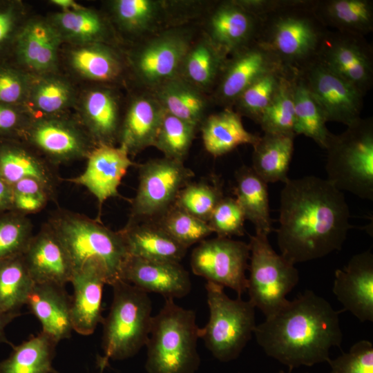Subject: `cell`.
I'll return each instance as SVG.
<instances>
[{
	"instance_id": "obj_12",
	"label": "cell",
	"mask_w": 373,
	"mask_h": 373,
	"mask_svg": "<svg viewBox=\"0 0 373 373\" xmlns=\"http://www.w3.org/2000/svg\"><path fill=\"white\" fill-rule=\"evenodd\" d=\"M192 41L190 30L170 28L132 50L128 64L136 79L151 90L178 76Z\"/></svg>"
},
{
	"instance_id": "obj_7",
	"label": "cell",
	"mask_w": 373,
	"mask_h": 373,
	"mask_svg": "<svg viewBox=\"0 0 373 373\" xmlns=\"http://www.w3.org/2000/svg\"><path fill=\"white\" fill-rule=\"evenodd\" d=\"M325 150L327 180L341 191L372 200V118H360L342 133L332 134Z\"/></svg>"
},
{
	"instance_id": "obj_53",
	"label": "cell",
	"mask_w": 373,
	"mask_h": 373,
	"mask_svg": "<svg viewBox=\"0 0 373 373\" xmlns=\"http://www.w3.org/2000/svg\"><path fill=\"white\" fill-rule=\"evenodd\" d=\"M12 185L0 178V213L12 211Z\"/></svg>"
},
{
	"instance_id": "obj_47",
	"label": "cell",
	"mask_w": 373,
	"mask_h": 373,
	"mask_svg": "<svg viewBox=\"0 0 373 373\" xmlns=\"http://www.w3.org/2000/svg\"><path fill=\"white\" fill-rule=\"evenodd\" d=\"M223 197L218 185L190 182L180 191L174 204L208 222L213 209Z\"/></svg>"
},
{
	"instance_id": "obj_1",
	"label": "cell",
	"mask_w": 373,
	"mask_h": 373,
	"mask_svg": "<svg viewBox=\"0 0 373 373\" xmlns=\"http://www.w3.org/2000/svg\"><path fill=\"white\" fill-rule=\"evenodd\" d=\"M350 218L344 193L327 179L289 178L280 192V254L295 265L341 250L353 228Z\"/></svg>"
},
{
	"instance_id": "obj_18",
	"label": "cell",
	"mask_w": 373,
	"mask_h": 373,
	"mask_svg": "<svg viewBox=\"0 0 373 373\" xmlns=\"http://www.w3.org/2000/svg\"><path fill=\"white\" fill-rule=\"evenodd\" d=\"M260 23L237 0L221 1L209 10L205 35L229 57L256 42Z\"/></svg>"
},
{
	"instance_id": "obj_46",
	"label": "cell",
	"mask_w": 373,
	"mask_h": 373,
	"mask_svg": "<svg viewBox=\"0 0 373 373\" xmlns=\"http://www.w3.org/2000/svg\"><path fill=\"white\" fill-rule=\"evenodd\" d=\"M27 215L15 211L0 213V262L21 256L33 234Z\"/></svg>"
},
{
	"instance_id": "obj_15",
	"label": "cell",
	"mask_w": 373,
	"mask_h": 373,
	"mask_svg": "<svg viewBox=\"0 0 373 373\" xmlns=\"http://www.w3.org/2000/svg\"><path fill=\"white\" fill-rule=\"evenodd\" d=\"M298 75L321 106L327 122L348 126L361 118L365 95L318 60Z\"/></svg>"
},
{
	"instance_id": "obj_49",
	"label": "cell",
	"mask_w": 373,
	"mask_h": 373,
	"mask_svg": "<svg viewBox=\"0 0 373 373\" xmlns=\"http://www.w3.org/2000/svg\"><path fill=\"white\" fill-rule=\"evenodd\" d=\"M32 75L10 61L0 63V104L25 106Z\"/></svg>"
},
{
	"instance_id": "obj_50",
	"label": "cell",
	"mask_w": 373,
	"mask_h": 373,
	"mask_svg": "<svg viewBox=\"0 0 373 373\" xmlns=\"http://www.w3.org/2000/svg\"><path fill=\"white\" fill-rule=\"evenodd\" d=\"M245 216L236 198L223 197L213 209L208 224L218 237L230 238L245 233Z\"/></svg>"
},
{
	"instance_id": "obj_21",
	"label": "cell",
	"mask_w": 373,
	"mask_h": 373,
	"mask_svg": "<svg viewBox=\"0 0 373 373\" xmlns=\"http://www.w3.org/2000/svg\"><path fill=\"white\" fill-rule=\"evenodd\" d=\"M22 258L35 283L65 286L73 276L69 254L47 222L32 236Z\"/></svg>"
},
{
	"instance_id": "obj_52",
	"label": "cell",
	"mask_w": 373,
	"mask_h": 373,
	"mask_svg": "<svg viewBox=\"0 0 373 373\" xmlns=\"http://www.w3.org/2000/svg\"><path fill=\"white\" fill-rule=\"evenodd\" d=\"M32 119L23 106L0 104V140H21Z\"/></svg>"
},
{
	"instance_id": "obj_55",
	"label": "cell",
	"mask_w": 373,
	"mask_h": 373,
	"mask_svg": "<svg viewBox=\"0 0 373 373\" xmlns=\"http://www.w3.org/2000/svg\"><path fill=\"white\" fill-rule=\"evenodd\" d=\"M49 3L61 8V11L75 10L84 7L73 0H50Z\"/></svg>"
},
{
	"instance_id": "obj_3",
	"label": "cell",
	"mask_w": 373,
	"mask_h": 373,
	"mask_svg": "<svg viewBox=\"0 0 373 373\" xmlns=\"http://www.w3.org/2000/svg\"><path fill=\"white\" fill-rule=\"evenodd\" d=\"M314 0H279L260 17L256 42L287 69L299 73L317 59L329 30L314 11Z\"/></svg>"
},
{
	"instance_id": "obj_33",
	"label": "cell",
	"mask_w": 373,
	"mask_h": 373,
	"mask_svg": "<svg viewBox=\"0 0 373 373\" xmlns=\"http://www.w3.org/2000/svg\"><path fill=\"white\" fill-rule=\"evenodd\" d=\"M313 8L328 29L364 37L373 31L372 0H314Z\"/></svg>"
},
{
	"instance_id": "obj_9",
	"label": "cell",
	"mask_w": 373,
	"mask_h": 373,
	"mask_svg": "<svg viewBox=\"0 0 373 373\" xmlns=\"http://www.w3.org/2000/svg\"><path fill=\"white\" fill-rule=\"evenodd\" d=\"M267 233L250 236L249 276L247 291L249 301L267 317L283 307L287 294L299 281L294 265L271 246Z\"/></svg>"
},
{
	"instance_id": "obj_36",
	"label": "cell",
	"mask_w": 373,
	"mask_h": 373,
	"mask_svg": "<svg viewBox=\"0 0 373 373\" xmlns=\"http://www.w3.org/2000/svg\"><path fill=\"white\" fill-rule=\"evenodd\" d=\"M228 58L204 34V37L191 44L178 76L206 92L216 86Z\"/></svg>"
},
{
	"instance_id": "obj_28",
	"label": "cell",
	"mask_w": 373,
	"mask_h": 373,
	"mask_svg": "<svg viewBox=\"0 0 373 373\" xmlns=\"http://www.w3.org/2000/svg\"><path fill=\"white\" fill-rule=\"evenodd\" d=\"M66 61L76 76L102 84L119 80L124 66L118 52L111 44L102 43L69 46Z\"/></svg>"
},
{
	"instance_id": "obj_2",
	"label": "cell",
	"mask_w": 373,
	"mask_h": 373,
	"mask_svg": "<svg viewBox=\"0 0 373 373\" xmlns=\"http://www.w3.org/2000/svg\"><path fill=\"white\" fill-rule=\"evenodd\" d=\"M324 298L306 290L265 320L254 332L265 353L288 367L327 362L329 351L340 347L343 332L339 315Z\"/></svg>"
},
{
	"instance_id": "obj_42",
	"label": "cell",
	"mask_w": 373,
	"mask_h": 373,
	"mask_svg": "<svg viewBox=\"0 0 373 373\" xmlns=\"http://www.w3.org/2000/svg\"><path fill=\"white\" fill-rule=\"evenodd\" d=\"M290 73L294 72L279 68L261 75L237 98L233 104L236 111L258 124L263 111L272 100L283 79Z\"/></svg>"
},
{
	"instance_id": "obj_4",
	"label": "cell",
	"mask_w": 373,
	"mask_h": 373,
	"mask_svg": "<svg viewBox=\"0 0 373 373\" xmlns=\"http://www.w3.org/2000/svg\"><path fill=\"white\" fill-rule=\"evenodd\" d=\"M58 236L70 258L74 273L93 269L113 285L122 280L128 254L120 231L66 209L54 211L46 222Z\"/></svg>"
},
{
	"instance_id": "obj_14",
	"label": "cell",
	"mask_w": 373,
	"mask_h": 373,
	"mask_svg": "<svg viewBox=\"0 0 373 373\" xmlns=\"http://www.w3.org/2000/svg\"><path fill=\"white\" fill-rule=\"evenodd\" d=\"M317 60L365 95L373 85V48L364 36L330 31Z\"/></svg>"
},
{
	"instance_id": "obj_48",
	"label": "cell",
	"mask_w": 373,
	"mask_h": 373,
	"mask_svg": "<svg viewBox=\"0 0 373 373\" xmlns=\"http://www.w3.org/2000/svg\"><path fill=\"white\" fill-rule=\"evenodd\" d=\"M29 17L23 1L0 0V63L10 60L17 35Z\"/></svg>"
},
{
	"instance_id": "obj_38",
	"label": "cell",
	"mask_w": 373,
	"mask_h": 373,
	"mask_svg": "<svg viewBox=\"0 0 373 373\" xmlns=\"http://www.w3.org/2000/svg\"><path fill=\"white\" fill-rule=\"evenodd\" d=\"M236 200L246 220L253 223L256 232L269 234L273 231L270 217L267 183L251 167L242 166L235 174Z\"/></svg>"
},
{
	"instance_id": "obj_5",
	"label": "cell",
	"mask_w": 373,
	"mask_h": 373,
	"mask_svg": "<svg viewBox=\"0 0 373 373\" xmlns=\"http://www.w3.org/2000/svg\"><path fill=\"white\" fill-rule=\"evenodd\" d=\"M200 328L195 314L165 298L160 312L153 316L146 343L148 373H195L200 365L197 350Z\"/></svg>"
},
{
	"instance_id": "obj_19",
	"label": "cell",
	"mask_w": 373,
	"mask_h": 373,
	"mask_svg": "<svg viewBox=\"0 0 373 373\" xmlns=\"http://www.w3.org/2000/svg\"><path fill=\"white\" fill-rule=\"evenodd\" d=\"M76 118L95 146H115L122 118L119 95L111 88L97 86L78 94Z\"/></svg>"
},
{
	"instance_id": "obj_6",
	"label": "cell",
	"mask_w": 373,
	"mask_h": 373,
	"mask_svg": "<svg viewBox=\"0 0 373 373\" xmlns=\"http://www.w3.org/2000/svg\"><path fill=\"white\" fill-rule=\"evenodd\" d=\"M112 287L110 311L102 322L104 355L98 363L101 370L110 359L132 357L146 345L153 316L148 293L123 280Z\"/></svg>"
},
{
	"instance_id": "obj_32",
	"label": "cell",
	"mask_w": 373,
	"mask_h": 373,
	"mask_svg": "<svg viewBox=\"0 0 373 373\" xmlns=\"http://www.w3.org/2000/svg\"><path fill=\"white\" fill-rule=\"evenodd\" d=\"M200 129L204 148L213 157L225 155L240 145L254 146L260 137L246 130L242 116L232 108L207 116Z\"/></svg>"
},
{
	"instance_id": "obj_35",
	"label": "cell",
	"mask_w": 373,
	"mask_h": 373,
	"mask_svg": "<svg viewBox=\"0 0 373 373\" xmlns=\"http://www.w3.org/2000/svg\"><path fill=\"white\" fill-rule=\"evenodd\" d=\"M151 90L166 113L197 128L207 117L209 100L204 92L179 76Z\"/></svg>"
},
{
	"instance_id": "obj_34",
	"label": "cell",
	"mask_w": 373,
	"mask_h": 373,
	"mask_svg": "<svg viewBox=\"0 0 373 373\" xmlns=\"http://www.w3.org/2000/svg\"><path fill=\"white\" fill-rule=\"evenodd\" d=\"M111 24L136 37L153 32L166 16L168 3L158 0H112L107 2Z\"/></svg>"
},
{
	"instance_id": "obj_56",
	"label": "cell",
	"mask_w": 373,
	"mask_h": 373,
	"mask_svg": "<svg viewBox=\"0 0 373 373\" xmlns=\"http://www.w3.org/2000/svg\"><path fill=\"white\" fill-rule=\"evenodd\" d=\"M278 373H286V372L285 371H283V370H280V371H278ZM306 373H308V372H306Z\"/></svg>"
},
{
	"instance_id": "obj_20",
	"label": "cell",
	"mask_w": 373,
	"mask_h": 373,
	"mask_svg": "<svg viewBox=\"0 0 373 373\" xmlns=\"http://www.w3.org/2000/svg\"><path fill=\"white\" fill-rule=\"evenodd\" d=\"M332 291L359 321H373V254L367 250L353 256L343 269L335 271Z\"/></svg>"
},
{
	"instance_id": "obj_30",
	"label": "cell",
	"mask_w": 373,
	"mask_h": 373,
	"mask_svg": "<svg viewBox=\"0 0 373 373\" xmlns=\"http://www.w3.org/2000/svg\"><path fill=\"white\" fill-rule=\"evenodd\" d=\"M73 294L71 296L73 329L84 336L93 334L102 323V300L106 282L93 269L75 271L71 279Z\"/></svg>"
},
{
	"instance_id": "obj_51",
	"label": "cell",
	"mask_w": 373,
	"mask_h": 373,
	"mask_svg": "<svg viewBox=\"0 0 373 373\" xmlns=\"http://www.w3.org/2000/svg\"><path fill=\"white\" fill-rule=\"evenodd\" d=\"M327 363L329 373H373V344L367 340L358 341L348 352Z\"/></svg>"
},
{
	"instance_id": "obj_17",
	"label": "cell",
	"mask_w": 373,
	"mask_h": 373,
	"mask_svg": "<svg viewBox=\"0 0 373 373\" xmlns=\"http://www.w3.org/2000/svg\"><path fill=\"white\" fill-rule=\"evenodd\" d=\"M279 68L285 67L274 55L254 42L228 58L213 99L224 108H231L239 95L255 80Z\"/></svg>"
},
{
	"instance_id": "obj_29",
	"label": "cell",
	"mask_w": 373,
	"mask_h": 373,
	"mask_svg": "<svg viewBox=\"0 0 373 373\" xmlns=\"http://www.w3.org/2000/svg\"><path fill=\"white\" fill-rule=\"evenodd\" d=\"M119 231L129 256L180 262L187 251L153 221L128 222Z\"/></svg>"
},
{
	"instance_id": "obj_43",
	"label": "cell",
	"mask_w": 373,
	"mask_h": 373,
	"mask_svg": "<svg viewBox=\"0 0 373 373\" xmlns=\"http://www.w3.org/2000/svg\"><path fill=\"white\" fill-rule=\"evenodd\" d=\"M297 75L290 73L285 77L272 100L263 111L258 124L264 133L295 135L294 84Z\"/></svg>"
},
{
	"instance_id": "obj_40",
	"label": "cell",
	"mask_w": 373,
	"mask_h": 373,
	"mask_svg": "<svg viewBox=\"0 0 373 373\" xmlns=\"http://www.w3.org/2000/svg\"><path fill=\"white\" fill-rule=\"evenodd\" d=\"M325 113L298 74L294 84V133L312 138L325 149L332 134L326 126Z\"/></svg>"
},
{
	"instance_id": "obj_26",
	"label": "cell",
	"mask_w": 373,
	"mask_h": 373,
	"mask_svg": "<svg viewBox=\"0 0 373 373\" xmlns=\"http://www.w3.org/2000/svg\"><path fill=\"white\" fill-rule=\"evenodd\" d=\"M26 305L40 322L41 332L58 343L70 336L71 296L64 286L35 283Z\"/></svg>"
},
{
	"instance_id": "obj_27",
	"label": "cell",
	"mask_w": 373,
	"mask_h": 373,
	"mask_svg": "<svg viewBox=\"0 0 373 373\" xmlns=\"http://www.w3.org/2000/svg\"><path fill=\"white\" fill-rule=\"evenodd\" d=\"M46 18L62 43L68 46L95 43L111 45L115 35L108 18L91 8L83 7L75 10L52 12Z\"/></svg>"
},
{
	"instance_id": "obj_16",
	"label": "cell",
	"mask_w": 373,
	"mask_h": 373,
	"mask_svg": "<svg viewBox=\"0 0 373 373\" xmlns=\"http://www.w3.org/2000/svg\"><path fill=\"white\" fill-rule=\"evenodd\" d=\"M62 44L46 17L30 16L17 35L9 61L33 76L59 73Z\"/></svg>"
},
{
	"instance_id": "obj_23",
	"label": "cell",
	"mask_w": 373,
	"mask_h": 373,
	"mask_svg": "<svg viewBox=\"0 0 373 373\" xmlns=\"http://www.w3.org/2000/svg\"><path fill=\"white\" fill-rule=\"evenodd\" d=\"M122 280L146 293L161 294L165 298H181L191 289L189 272L180 262L151 260L128 256Z\"/></svg>"
},
{
	"instance_id": "obj_44",
	"label": "cell",
	"mask_w": 373,
	"mask_h": 373,
	"mask_svg": "<svg viewBox=\"0 0 373 373\" xmlns=\"http://www.w3.org/2000/svg\"><path fill=\"white\" fill-rule=\"evenodd\" d=\"M197 127L165 111L153 146L164 157L183 162Z\"/></svg>"
},
{
	"instance_id": "obj_13",
	"label": "cell",
	"mask_w": 373,
	"mask_h": 373,
	"mask_svg": "<svg viewBox=\"0 0 373 373\" xmlns=\"http://www.w3.org/2000/svg\"><path fill=\"white\" fill-rule=\"evenodd\" d=\"M249 258V244L217 236L201 241L193 250L191 267L194 274L229 287L241 297L247 291Z\"/></svg>"
},
{
	"instance_id": "obj_24",
	"label": "cell",
	"mask_w": 373,
	"mask_h": 373,
	"mask_svg": "<svg viewBox=\"0 0 373 373\" xmlns=\"http://www.w3.org/2000/svg\"><path fill=\"white\" fill-rule=\"evenodd\" d=\"M165 111L151 93L134 96L122 115L119 146L129 155L153 146Z\"/></svg>"
},
{
	"instance_id": "obj_31",
	"label": "cell",
	"mask_w": 373,
	"mask_h": 373,
	"mask_svg": "<svg viewBox=\"0 0 373 373\" xmlns=\"http://www.w3.org/2000/svg\"><path fill=\"white\" fill-rule=\"evenodd\" d=\"M78 94L72 82L59 73L32 75L24 106L33 117L66 114L75 106Z\"/></svg>"
},
{
	"instance_id": "obj_25",
	"label": "cell",
	"mask_w": 373,
	"mask_h": 373,
	"mask_svg": "<svg viewBox=\"0 0 373 373\" xmlns=\"http://www.w3.org/2000/svg\"><path fill=\"white\" fill-rule=\"evenodd\" d=\"M0 178L11 185L24 179H34L55 195L61 180L56 166L17 140H0Z\"/></svg>"
},
{
	"instance_id": "obj_45",
	"label": "cell",
	"mask_w": 373,
	"mask_h": 373,
	"mask_svg": "<svg viewBox=\"0 0 373 373\" xmlns=\"http://www.w3.org/2000/svg\"><path fill=\"white\" fill-rule=\"evenodd\" d=\"M153 222L187 249L204 240L213 233L208 222L198 219L175 204Z\"/></svg>"
},
{
	"instance_id": "obj_37",
	"label": "cell",
	"mask_w": 373,
	"mask_h": 373,
	"mask_svg": "<svg viewBox=\"0 0 373 373\" xmlns=\"http://www.w3.org/2000/svg\"><path fill=\"white\" fill-rule=\"evenodd\" d=\"M294 134L267 133L253 146L252 169L265 182H285L294 152Z\"/></svg>"
},
{
	"instance_id": "obj_10",
	"label": "cell",
	"mask_w": 373,
	"mask_h": 373,
	"mask_svg": "<svg viewBox=\"0 0 373 373\" xmlns=\"http://www.w3.org/2000/svg\"><path fill=\"white\" fill-rule=\"evenodd\" d=\"M194 176L183 162L166 157L139 166V184L128 222L155 221L173 205L180 191Z\"/></svg>"
},
{
	"instance_id": "obj_39",
	"label": "cell",
	"mask_w": 373,
	"mask_h": 373,
	"mask_svg": "<svg viewBox=\"0 0 373 373\" xmlns=\"http://www.w3.org/2000/svg\"><path fill=\"white\" fill-rule=\"evenodd\" d=\"M57 343L41 332L13 347L10 355L0 362V373H57L52 366Z\"/></svg>"
},
{
	"instance_id": "obj_8",
	"label": "cell",
	"mask_w": 373,
	"mask_h": 373,
	"mask_svg": "<svg viewBox=\"0 0 373 373\" xmlns=\"http://www.w3.org/2000/svg\"><path fill=\"white\" fill-rule=\"evenodd\" d=\"M222 286L207 281L209 318L200 328L199 338L221 362L236 359L251 338L256 328L255 307L238 296L229 298Z\"/></svg>"
},
{
	"instance_id": "obj_22",
	"label": "cell",
	"mask_w": 373,
	"mask_h": 373,
	"mask_svg": "<svg viewBox=\"0 0 373 373\" xmlns=\"http://www.w3.org/2000/svg\"><path fill=\"white\" fill-rule=\"evenodd\" d=\"M86 160L84 172L68 181L85 187L101 207L108 199L119 195L122 180L133 162L120 146H96Z\"/></svg>"
},
{
	"instance_id": "obj_41",
	"label": "cell",
	"mask_w": 373,
	"mask_h": 373,
	"mask_svg": "<svg viewBox=\"0 0 373 373\" xmlns=\"http://www.w3.org/2000/svg\"><path fill=\"white\" fill-rule=\"evenodd\" d=\"M34 284L22 255L1 262L0 312H19Z\"/></svg>"
},
{
	"instance_id": "obj_11",
	"label": "cell",
	"mask_w": 373,
	"mask_h": 373,
	"mask_svg": "<svg viewBox=\"0 0 373 373\" xmlns=\"http://www.w3.org/2000/svg\"><path fill=\"white\" fill-rule=\"evenodd\" d=\"M21 141L56 167L86 159L96 146L76 117L67 113L33 117Z\"/></svg>"
},
{
	"instance_id": "obj_54",
	"label": "cell",
	"mask_w": 373,
	"mask_h": 373,
	"mask_svg": "<svg viewBox=\"0 0 373 373\" xmlns=\"http://www.w3.org/2000/svg\"><path fill=\"white\" fill-rule=\"evenodd\" d=\"M20 314L18 313H2L0 312V343H8L5 334V329L7 325Z\"/></svg>"
}]
</instances>
